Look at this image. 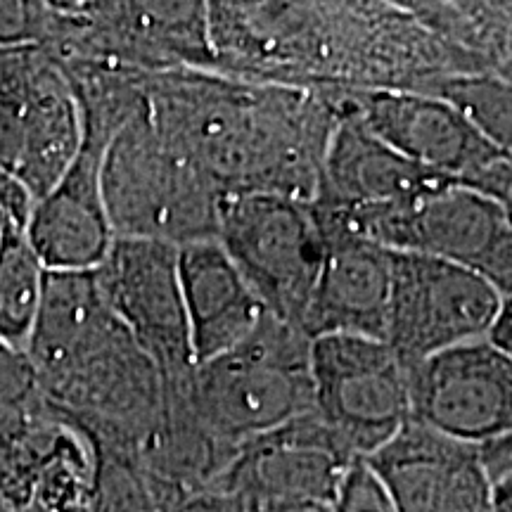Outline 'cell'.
Listing matches in <instances>:
<instances>
[{"instance_id": "obj_1", "label": "cell", "mask_w": 512, "mask_h": 512, "mask_svg": "<svg viewBox=\"0 0 512 512\" xmlns=\"http://www.w3.org/2000/svg\"><path fill=\"white\" fill-rule=\"evenodd\" d=\"M216 72L313 91H427L486 72L387 0H207Z\"/></svg>"}, {"instance_id": "obj_2", "label": "cell", "mask_w": 512, "mask_h": 512, "mask_svg": "<svg viewBox=\"0 0 512 512\" xmlns=\"http://www.w3.org/2000/svg\"><path fill=\"white\" fill-rule=\"evenodd\" d=\"M150 119L223 200L285 195L313 202L342 91L240 79L216 69L145 74Z\"/></svg>"}, {"instance_id": "obj_3", "label": "cell", "mask_w": 512, "mask_h": 512, "mask_svg": "<svg viewBox=\"0 0 512 512\" xmlns=\"http://www.w3.org/2000/svg\"><path fill=\"white\" fill-rule=\"evenodd\" d=\"M100 185L117 240L174 247L219 240L223 195L159 131L147 105L107 145Z\"/></svg>"}, {"instance_id": "obj_4", "label": "cell", "mask_w": 512, "mask_h": 512, "mask_svg": "<svg viewBox=\"0 0 512 512\" xmlns=\"http://www.w3.org/2000/svg\"><path fill=\"white\" fill-rule=\"evenodd\" d=\"M311 344L299 325L266 311L238 347L195 368L197 408L230 458L245 441L316 413Z\"/></svg>"}, {"instance_id": "obj_5", "label": "cell", "mask_w": 512, "mask_h": 512, "mask_svg": "<svg viewBox=\"0 0 512 512\" xmlns=\"http://www.w3.org/2000/svg\"><path fill=\"white\" fill-rule=\"evenodd\" d=\"M323 226L344 230L392 252L453 261L512 297V226L501 207L463 183L368 209H335L313 200Z\"/></svg>"}, {"instance_id": "obj_6", "label": "cell", "mask_w": 512, "mask_h": 512, "mask_svg": "<svg viewBox=\"0 0 512 512\" xmlns=\"http://www.w3.org/2000/svg\"><path fill=\"white\" fill-rule=\"evenodd\" d=\"M55 60L117 64L133 72L214 69L207 0H91L57 15L43 46Z\"/></svg>"}, {"instance_id": "obj_7", "label": "cell", "mask_w": 512, "mask_h": 512, "mask_svg": "<svg viewBox=\"0 0 512 512\" xmlns=\"http://www.w3.org/2000/svg\"><path fill=\"white\" fill-rule=\"evenodd\" d=\"M219 242L264 309L302 328L328 249L313 202L285 195L228 197Z\"/></svg>"}, {"instance_id": "obj_8", "label": "cell", "mask_w": 512, "mask_h": 512, "mask_svg": "<svg viewBox=\"0 0 512 512\" xmlns=\"http://www.w3.org/2000/svg\"><path fill=\"white\" fill-rule=\"evenodd\" d=\"M81 110L43 46L0 50V169L41 200L79 155Z\"/></svg>"}, {"instance_id": "obj_9", "label": "cell", "mask_w": 512, "mask_h": 512, "mask_svg": "<svg viewBox=\"0 0 512 512\" xmlns=\"http://www.w3.org/2000/svg\"><path fill=\"white\" fill-rule=\"evenodd\" d=\"M311 375L313 411L356 456H373L413 420L411 370L382 339L316 337Z\"/></svg>"}, {"instance_id": "obj_10", "label": "cell", "mask_w": 512, "mask_h": 512, "mask_svg": "<svg viewBox=\"0 0 512 512\" xmlns=\"http://www.w3.org/2000/svg\"><path fill=\"white\" fill-rule=\"evenodd\" d=\"M503 297L494 285L453 261L392 252V297L387 335L403 366L489 337Z\"/></svg>"}, {"instance_id": "obj_11", "label": "cell", "mask_w": 512, "mask_h": 512, "mask_svg": "<svg viewBox=\"0 0 512 512\" xmlns=\"http://www.w3.org/2000/svg\"><path fill=\"white\" fill-rule=\"evenodd\" d=\"M93 446L43 396L27 408L0 406V508L91 512Z\"/></svg>"}, {"instance_id": "obj_12", "label": "cell", "mask_w": 512, "mask_h": 512, "mask_svg": "<svg viewBox=\"0 0 512 512\" xmlns=\"http://www.w3.org/2000/svg\"><path fill=\"white\" fill-rule=\"evenodd\" d=\"M95 271L110 309L157 363L164 380L190 375L197 363L178 275V247L114 240Z\"/></svg>"}, {"instance_id": "obj_13", "label": "cell", "mask_w": 512, "mask_h": 512, "mask_svg": "<svg viewBox=\"0 0 512 512\" xmlns=\"http://www.w3.org/2000/svg\"><path fill=\"white\" fill-rule=\"evenodd\" d=\"M356 458L361 456L316 413H306L245 441L209 486L235 496L242 505L332 503Z\"/></svg>"}, {"instance_id": "obj_14", "label": "cell", "mask_w": 512, "mask_h": 512, "mask_svg": "<svg viewBox=\"0 0 512 512\" xmlns=\"http://www.w3.org/2000/svg\"><path fill=\"white\" fill-rule=\"evenodd\" d=\"M413 420L482 446L512 432V356L489 337L460 344L411 370Z\"/></svg>"}, {"instance_id": "obj_15", "label": "cell", "mask_w": 512, "mask_h": 512, "mask_svg": "<svg viewBox=\"0 0 512 512\" xmlns=\"http://www.w3.org/2000/svg\"><path fill=\"white\" fill-rule=\"evenodd\" d=\"M351 110L411 162L465 183L503 155L441 95L411 88L347 91Z\"/></svg>"}, {"instance_id": "obj_16", "label": "cell", "mask_w": 512, "mask_h": 512, "mask_svg": "<svg viewBox=\"0 0 512 512\" xmlns=\"http://www.w3.org/2000/svg\"><path fill=\"white\" fill-rule=\"evenodd\" d=\"M366 460L399 512H496L494 484L479 448L444 437L418 420L408 422Z\"/></svg>"}, {"instance_id": "obj_17", "label": "cell", "mask_w": 512, "mask_h": 512, "mask_svg": "<svg viewBox=\"0 0 512 512\" xmlns=\"http://www.w3.org/2000/svg\"><path fill=\"white\" fill-rule=\"evenodd\" d=\"M107 145L110 138L83 128L72 166L31 207L24 235L46 271H93L117 240L100 185Z\"/></svg>"}, {"instance_id": "obj_18", "label": "cell", "mask_w": 512, "mask_h": 512, "mask_svg": "<svg viewBox=\"0 0 512 512\" xmlns=\"http://www.w3.org/2000/svg\"><path fill=\"white\" fill-rule=\"evenodd\" d=\"M320 228L328 249L302 320L304 332L311 339L361 335L384 342L392 297V249L323 223Z\"/></svg>"}, {"instance_id": "obj_19", "label": "cell", "mask_w": 512, "mask_h": 512, "mask_svg": "<svg viewBox=\"0 0 512 512\" xmlns=\"http://www.w3.org/2000/svg\"><path fill=\"white\" fill-rule=\"evenodd\" d=\"M342 95L344 110L325 150L316 202L335 209H368L458 183L411 162L377 138L351 110L347 91Z\"/></svg>"}, {"instance_id": "obj_20", "label": "cell", "mask_w": 512, "mask_h": 512, "mask_svg": "<svg viewBox=\"0 0 512 512\" xmlns=\"http://www.w3.org/2000/svg\"><path fill=\"white\" fill-rule=\"evenodd\" d=\"M178 275L197 366L238 347L264 318V304L219 240L178 247Z\"/></svg>"}, {"instance_id": "obj_21", "label": "cell", "mask_w": 512, "mask_h": 512, "mask_svg": "<svg viewBox=\"0 0 512 512\" xmlns=\"http://www.w3.org/2000/svg\"><path fill=\"white\" fill-rule=\"evenodd\" d=\"M46 283V266L29 245L24 226L8 221L0 242V342L27 351Z\"/></svg>"}, {"instance_id": "obj_22", "label": "cell", "mask_w": 512, "mask_h": 512, "mask_svg": "<svg viewBox=\"0 0 512 512\" xmlns=\"http://www.w3.org/2000/svg\"><path fill=\"white\" fill-rule=\"evenodd\" d=\"M425 93L453 102L479 133L512 159V83L494 72H470L446 76Z\"/></svg>"}, {"instance_id": "obj_23", "label": "cell", "mask_w": 512, "mask_h": 512, "mask_svg": "<svg viewBox=\"0 0 512 512\" xmlns=\"http://www.w3.org/2000/svg\"><path fill=\"white\" fill-rule=\"evenodd\" d=\"M95 458L91 512H159L143 453L88 439Z\"/></svg>"}, {"instance_id": "obj_24", "label": "cell", "mask_w": 512, "mask_h": 512, "mask_svg": "<svg viewBox=\"0 0 512 512\" xmlns=\"http://www.w3.org/2000/svg\"><path fill=\"white\" fill-rule=\"evenodd\" d=\"M55 22L46 0H0V50L46 46Z\"/></svg>"}, {"instance_id": "obj_25", "label": "cell", "mask_w": 512, "mask_h": 512, "mask_svg": "<svg viewBox=\"0 0 512 512\" xmlns=\"http://www.w3.org/2000/svg\"><path fill=\"white\" fill-rule=\"evenodd\" d=\"M475 38L477 48L494 67L505 31L512 24V0H441Z\"/></svg>"}, {"instance_id": "obj_26", "label": "cell", "mask_w": 512, "mask_h": 512, "mask_svg": "<svg viewBox=\"0 0 512 512\" xmlns=\"http://www.w3.org/2000/svg\"><path fill=\"white\" fill-rule=\"evenodd\" d=\"M335 512H399L392 494L366 458H356L335 496Z\"/></svg>"}, {"instance_id": "obj_27", "label": "cell", "mask_w": 512, "mask_h": 512, "mask_svg": "<svg viewBox=\"0 0 512 512\" xmlns=\"http://www.w3.org/2000/svg\"><path fill=\"white\" fill-rule=\"evenodd\" d=\"M38 399L41 389L27 351L0 342V406L27 408Z\"/></svg>"}, {"instance_id": "obj_28", "label": "cell", "mask_w": 512, "mask_h": 512, "mask_svg": "<svg viewBox=\"0 0 512 512\" xmlns=\"http://www.w3.org/2000/svg\"><path fill=\"white\" fill-rule=\"evenodd\" d=\"M463 185H470V188L479 190L482 195L491 197V200L501 207L505 219H508L512 226V159H496V162L486 166L484 171L467 178Z\"/></svg>"}, {"instance_id": "obj_29", "label": "cell", "mask_w": 512, "mask_h": 512, "mask_svg": "<svg viewBox=\"0 0 512 512\" xmlns=\"http://www.w3.org/2000/svg\"><path fill=\"white\" fill-rule=\"evenodd\" d=\"M162 512H247L238 498L226 494V491L214 489V486H204L195 489L166 505Z\"/></svg>"}, {"instance_id": "obj_30", "label": "cell", "mask_w": 512, "mask_h": 512, "mask_svg": "<svg viewBox=\"0 0 512 512\" xmlns=\"http://www.w3.org/2000/svg\"><path fill=\"white\" fill-rule=\"evenodd\" d=\"M479 458H482V465L489 475L491 484L501 482V479L512 477V432L505 434L501 439L489 441V444L477 446Z\"/></svg>"}, {"instance_id": "obj_31", "label": "cell", "mask_w": 512, "mask_h": 512, "mask_svg": "<svg viewBox=\"0 0 512 512\" xmlns=\"http://www.w3.org/2000/svg\"><path fill=\"white\" fill-rule=\"evenodd\" d=\"M31 207H34V200L29 197V192L0 169V211L10 221H15L17 226H24L31 214Z\"/></svg>"}, {"instance_id": "obj_32", "label": "cell", "mask_w": 512, "mask_h": 512, "mask_svg": "<svg viewBox=\"0 0 512 512\" xmlns=\"http://www.w3.org/2000/svg\"><path fill=\"white\" fill-rule=\"evenodd\" d=\"M489 339L496 347H501L505 354L512 356V297L503 299V306L498 311L494 328L489 332Z\"/></svg>"}, {"instance_id": "obj_33", "label": "cell", "mask_w": 512, "mask_h": 512, "mask_svg": "<svg viewBox=\"0 0 512 512\" xmlns=\"http://www.w3.org/2000/svg\"><path fill=\"white\" fill-rule=\"evenodd\" d=\"M247 512H335V505L325 501H287V503H264L245 505Z\"/></svg>"}, {"instance_id": "obj_34", "label": "cell", "mask_w": 512, "mask_h": 512, "mask_svg": "<svg viewBox=\"0 0 512 512\" xmlns=\"http://www.w3.org/2000/svg\"><path fill=\"white\" fill-rule=\"evenodd\" d=\"M491 72L512 83V24L508 27V31H505L501 48H498Z\"/></svg>"}, {"instance_id": "obj_35", "label": "cell", "mask_w": 512, "mask_h": 512, "mask_svg": "<svg viewBox=\"0 0 512 512\" xmlns=\"http://www.w3.org/2000/svg\"><path fill=\"white\" fill-rule=\"evenodd\" d=\"M494 508L496 512H512V477L494 484Z\"/></svg>"}, {"instance_id": "obj_36", "label": "cell", "mask_w": 512, "mask_h": 512, "mask_svg": "<svg viewBox=\"0 0 512 512\" xmlns=\"http://www.w3.org/2000/svg\"><path fill=\"white\" fill-rule=\"evenodd\" d=\"M50 5V10L55 12V15H74V12H79L86 8L91 0H46Z\"/></svg>"}, {"instance_id": "obj_37", "label": "cell", "mask_w": 512, "mask_h": 512, "mask_svg": "<svg viewBox=\"0 0 512 512\" xmlns=\"http://www.w3.org/2000/svg\"><path fill=\"white\" fill-rule=\"evenodd\" d=\"M8 216L3 214V211H0V242H3V233H5V226H8Z\"/></svg>"}, {"instance_id": "obj_38", "label": "cell", "mask_w": 512, "mask_h": 512, "mask_svg": "<svg viewBox=\"0 0 512 512\" xmlns=\"http://www.w3.org/2000/svg\"><path fill=\"white\" fill-rule=\"evenodd\" d=\"M0 512H5V510H3V508H0Z\"/></svg>"}]
</instances>
